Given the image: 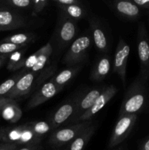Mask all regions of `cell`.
Returning a JSON list of instances; mask_svg holds the SVG:
<instances>
[{
  "instance_id": "cell-1",
  "label": "cell",
  "mask_w": 149,
  "mask_h": 150,
  "mask_svg": "<svg viewBox=\"0 0 149 150\" xmlns=\"http://www.w3.org/2000/svg\"><path fill=\"white\" fill-rule=\"evenodd\" d=\"M145 83L138 76L129 86L120 108L119 117L126 114H137L144 108L147 100Z\"/></svg>"
},
{
  "instance_id": "cell-2",
  "label": "cell",
  "mask_w": 149,
  "mask_h": 150,
  "mask_svg": "<svg viewBox=\"0 0 149 150\" xmlns=\"http://www.w3.org/2000/svg\"><path fill=\"white\" fill-rule=\"evenodd\" d=\"M77 33V21L66 16L60 11L57 21V24L54 32V42L59 49L72 44L76 39Z\"/></svg>"
},
{
  "instance_id": "cell-3",
  "label": "cell",
  "mask_w": 149,
  "mask_h": 150,
  "mask_svg": "<svg viewBox=\"0 0 149 150\" xmlns=\"http://www.w3.org/2000/svg\"><path fill=\"white\" fill-rule=\"evenodd\" d=\"M92 43V37L87 33L76 38L64 55L63 62L68 67L79 65L86 59Z\"/></svg>"
},
{
  "instance_id": "cell-4",
  "label": "cell",
  "mask_w": 149,
  "mask_h": 150,
  "mask_svg": "<svg viewBox=\"0 0 149 150\" xmlns=\"http://www.w3.org/2000/svg\"><path fill=\"white\" fill-rule=\"evenodd\" d=\"M137 47L140 61V76L144 81L149 79V36L143 22H140L137 27Z\"/></svg>"
},
{
  "instance_id": "cell-5",
  "label": "cell",
  "mask_w": 149,
  "mask_h": 150,
  "mask_svg": "<svg viewBox=\"0 0 149 150\" xmlns=\"http://www.w3.org/2000/svg\"><path fill=\"white\" fill-rule=\"evenodd\" d=\"M92 122L89 121L81 122L63 128L57 129L51 134L49 138V144L55 147L70 144L72 142L83 130L89 127Z\"/></svg>"
},
{
  "instance_id": "cell-6",
  "label": "cell",
  "mask_w": 149,
  "mask_h": 150,
  "mask_svg": "<svg viewBox=\"0 0 149 150\" xmlns=\"http://www.w3.org/2000/svg\"><path fill=\"white\" fill-rule=\"evenodd\" d=\"M3 140L5 143H14L18 145L26 146L39 144L42 139L37 137L27 124L25 123L24 125L13 127L5 131L3 135Z\"/></svg>"
},
{
  "instance_id": "cell-7",
  "label": "cell",
  "mask_w": 149,
  "mask_h": 150,
  "mask_svg": "<svg viewBox=\"0 0 149 150\" xmlns=\"http://www.w3.org/2000/svg\"><path fill=\"white\" fill-rule=\"evenodd\" d=\"M137 118V114H126L119 117L110 139L108 144L110 148L118 146L128 137L135 125Z\"/></svg>"
},
{
  "instance_id": "cell-8",
  "label": "cell",
  "mask_w": 149,
  "mask_h": 150,
  "mask_svg": "<svg viewBox=\"0 0 149 150\" xmlns=\"http://www.w3.org/2000/svg\"><path fill=\"white\" fill-rule=\"evenodd\" d=\"M129 53V45L120 37L114 56L113 71L118 75L124 86H126V73Z\"/></svg>"
},
{
  "instance_id": "cell-9",
  "label": "cell",
  "mask_w": 149,
  "mask_h": 150,
  "mask_svg": "<svg viewBox=\"0 0 149 150\" xmlns=\"http://www.w3.org/2000/svg\"><path fill=\"white\" fill-rule=\"evenodd\" d=\"M40 73V72H39ZM39 73L32 72H23V75L16 83L13 90L7 95L6 98L15 100L27 96L29 94L33 92L35 81Z\"/></svg>"
},
{
  "instance_id": "cell-10",
  "label": "cell",
  "mask_w": 149,
  "mask_h": 150,
  "mask_svg": "<svg viewBox=\"0 0 149 150\" xmlns=\"http://www.w3.org/2000/svg\"><path fill=\"white\" fill-rule=\"evenodd\" d=\"M29 21L18 12L12 10H0V31L14 30L26 28Z\"/></svg>"
},
{
  "instance_id": "cell-11",
  "label": "cell",
  "mask_w": 149,
  "mask_h": 150,
  "mask_svg": "<svg viewBox=\"0 0 149 150\" xmlns=\"http://www.w3.org/2000/svg\"><path fill=\"white\" fill-rule=\"evenodd\" d=\"M107 86H99V87L93 88L91 90L88 91L85 94H81L79 95L78 102H77V108L74 114L72 117L70 122H74L76 124L77 120L80 117L88 111L91 107L93 105L96 100L99 98V95L102 93Z\"/></svg>"
},
{
  "instance_id": "cell-12",
  "label": "cell",
  "mask_w": 149,
  "mask_h": 150,
  "mask_svg": "<svg viewBox=\"0 0 149 150\" xmlns=\"http://www.w3.org/2000/svg\"><path fill=\"white\" fill-rule=\"evenodd\" d=\"M60 89L54 84L52 80L41 85L32 95L26 105V109H32L39 106L55 96L60 92Z\"/></svg>"
},
{
  "instance_id": "cell-13",
  "label": "cell",
  "mask_w": 149,
  "mask_h": 150,
  "mask_svg": "<svg viewBox=\"0 0 149 150\" xmlns=\"http://www.w3.org/2000/svg\"><path fill=\"white\" fill-rule=\"evenodd\" d=\"M78 99L79 95L75 97L74 99L67 101L53 114L52 117L50 119L49 122L51 123L53 130L64 124L67 120H71L75 113Z\"/></svg>"
},
{
  "instance_id": "cell-14",
  "label": "cell",
  "mask_w": 149,
  "mask_h": 150,
  "mask_svg": "<svg viewBox=\"0 0 149 150\" xmlns=\"http://www.w3.org/2000/svg\"><path fill=\"white\" fill-rule=\"evenodd\" d=\"M117 91H118V89L113 85L107 86L106 89L102 92V93L99 95V98L96 100V101L93 103V105L91 107V108H89L86 112H85L79 118L77 123L89 121V120H91L92 117L95 114H97L101 109H102L106 105V104L116 95Z\"/></svg>"
},
{
  "instance_id": "cell-15",
  "label": "cell",
  "mask_w": 149,
  "mask_h": 150,
  "mask_svg": "<svg viewBox=\"0 0 149 150\" xmlns=\"http://www.w3.org/2000/svg\"><path fill=\"white\" fill-rule=\"evenodd\" d=\"M89 22L95 46L100 52L107 53L109 49V40L102 24L97 18L92 16L89 18Z\"/></svg>"
},
{
  "instance_id": "cell-16",
  "label": "cell",
  "mask_w": 149,
  "mask_h": 150,
  "mask_svg": "<svg viewBox=\"0 0 149 150\" xmlns=\"http://www.w3.org/2000/svg\"><path fill=\"white\" fill-rule=\"evenodd\" d=\"M112 7L120 17L129 21H136L141 16L140 8L132 1L118 0L112 2Z\"/></svg>"
},
{
  "instance_id": "cell-17",
  "label": "cell",
  "mask_w": 149,
  "mask_h": 150,
  "mask_svg": "<svg viewBox=\"0 0 149 150\" xmlns=\"http://www.w3.org/2000/svg\"><path fill=\"white\" fill-rule=\"evenodd\" d=\"M112 65L110 56L104 55L97 60L91 74V78L95 81H102L109 74Z\"/></svg>"
},
{
  "instance_id": "cell-18",
  "label": "cell",
  "mask_w": 149,
  "mask_h": 150,
  "mask_svg": "<svg viewBox=\"0 0 149 150\" xmlns=\"http://www.w3.org/2000/svg\"><path fill=\"white\" fill-rule=\"evenodd\" d=\"M95 131V126L90 125L81 132L72 142L69 144L66 150H83Z\"/></svg>"
},
{
  "instance_id": "cell-19",
  "label": "cell",
  "mask_w": 149,
  "mask_h": 150,
  "mask_svg": "<svg viewBox=\"0 0 149 150\" xmlns=\"http://www.w3.org/2000/svg\"><path fill=\"white\" fill-rule=\"evenodd\" d=\"M80 70V65L68 67L67 69H64L62 71L60 72L59 73H58L55 76H53L51 80L53 82L54 84L60 90H61L64 87V86L66 84H67L77 75V73H78Z\"/></svg>"
},
{
  "instance_id": "cell-20",
  "label": "cell",
  "mask_w": 149,
  "mask_h": 150,
  "mask_svg": "<svg viewBox=\"0 0 149 150\" xmlns=\"http://www.w3.org/2000/svg\"><path fill=\"white\" fill-rule=\"evenodd\" d=\"M38 57L34 65L29 72L32 73H39L45 68L50 57L53 53V46L50 42H47L45 45L37 50Z\"/></svg>"
},
{
  "instance_id": "cell-21",
  "label": "cell",
  "mask_w": 149,
  "mask_h": 150,
  "mask_svg": "<svg viewBox=\"0 0 149 150\" xmlns=\"http://www.w3.org/2000/svg\"><path fill=\"white\" fill-rule=\"evenodd\" d=\"M1 114L6 121L10 122V123H15L21 118L23 112L15 101L12 100L1 107Z\"/></svg>"
},
{
  "instance_id": "cell-22",
  "label": "cell",
  "mask_w": 149,
  "mask_h": 150,
  "mask_svg": "<svg viewBox=\"0 0 149 150\" xmlns=\"http://www.w3.org/2000/svg\"><path fill=\"white\" fill-rule=\"evenodd\" d=\"M56 6L59 8L60 11L75 21L84 18L87 16V10L83 4H72V5L56 4Z\"/></svg>"
},
{
  "instance_id": "cell-23",
  "label": "cell",
  "mask_w": 149,
  "mask_h": 150,
  "mask_svg": "<svg viewBox=\"0 0 149 150\" xmlns=\"http://www.w3.org/2000/svg\"><path fill=\"white\" fill-rule=\"evenodd\" d=\"M36 39V35L31 32L28 33H18L10 35L3 40L4 42H10L15 45H22L26 47L29 43L34 42Z\"/></svg>"
},
{
  "instance_id": "cell-24",
  "label": "cell",
  "mask_w": 149,
  "mask_h": 150,
  "mask_svg": "<svg viewBox=\"0 0 149 150\" xmlns=\"http://www.w3.org/2000/svg\"><path fill=\"white\" fill-rule=\"evenodd\" d=\"M29 128L36 135L37 137L42 139L45 134L53 130L49 122L45 121H35L26 122Z\"/></svg>"
},
{
  "instance_id": "cell-25",
  "label": "cell",
  "mask_w": 149,
  "mask_h": 150,
  "mask_svg": "<svg viewBox=\"0 0 149 150\" xmlns=\"http://www.w3.org/2000/svg\"><path fill=\"white\" fill-rule=\"evenodd\" d=\"M26 58L24 57V51H17L10 55L7 69L11 71L23 68Z\"/></svg>"
},
{
  "instance_id": "cell-26",
  "label": "cell",
  "mask_w": 149,
  "mask_h": 150,
  "mask_svg": "<svg viewBox=\"0 0 149 150\" xmlns=\"http://www.w3.org/2000/svg\"><path fill=\"white\" fill-rule=\"evenodd\" d=\"M23 71H20L17 75L7 79L5 81L3 82L1 84H0V98H6L7 97V95L15 87L16 83L20 78V76L23 75Z\"/></svg>"
},
{
  "instance_id": "cell-27",
  "label": "cell",
  "mask_w": 149,
  "mask_h": 150,
  "mask_svg": "<svg viewBox=\"0 0 149 150\" xmlns=\"http://www.w3.org/2000/svg\"><path fill=\"white\" fill-rule=\"evenodd\" d=\"M25 46L15 45V44L10 43V42H2L0 44V54L3 55H10L15 51H19Z\"/></svg>"
},
{
  "instance_id": "cell-28",
  "label": "cell",
  "mask_w": 149,
  "mask_h": 150,
  "mask_svg": "<svg viewBox=\"0 0 149 150\" xmlns=\"http://www.w3.org/2000/svg\"><path fill=\"white\" fill-rule=\"evenodd\" d=\"M7 3L10 7L17 9H28L32 7L31 0H9Z\"/></svg>"
},
{
  "instance_id": "cell-29",
  "label": "cell",
  "mask_w": 149,
  "mask_h": 150,
  "mask_svg": "<svg viewBox=\"0 0 149 150\" xmlns=\"http://www.w3.org/2000/svg\"><path fill=\"white\" fill-rule=\"evenodd\" d=\"M48 4V0H34L32 1V16H37L42 11Z\"/></svg>"
},
{
  "instance_id": "cell-30",
  "label": "cell",
  "mask_w": 149,
  "mask_h": 150,
  "mask_svg": "<svg viewBox=\"0 0 149 150\" xmlns=\"http://www.w3.org/2000/svg\"><path fill=\"white\" fill-rule=\"evenodd\" d=\"M56 4L61 5H72V4H81L82 2L79 0H54Z\"/></svg>"
},
{
  "instance_id": "cell-31",
  "label": "cell",
  "mask_w": 149,
  "mask_h": 150,
  "mask_svg": "<svg viewBox=\"0 0 149 150\" xmlns=\"http://www.w3.org/2000/svg\"><path fill=\"white\" fill-rule=\"evenodd\" d=\"M18 146L14 143H4L0 145V150H17Z\"/></svg>"
},
{
  "instance_id": "cell-32",
  "label": "cell",
  "mask_w": 149,
  "mask_h": 150,
  "mask_svg": "<svg viewBox=\"0 0 149 150\" xmlns=\"http://www.w3.org/2000/svg\"><path fill=\"white\" fill-rule=\"evenodd\" d=\"M132 1L140 8L149 10V0H133Z\"/></svg>"
},
{
  "instance_id": "cell-33",
  "label": "cell",
  "mask_w": 149,
  "mask_h": 150,
  "mask_svg": "<svg viewBox=\"0 0 149 150\" xmlns=\"http://www.w3.org/2000/svg\"><path fill=\"white\" fill-rule=\"evenodd\" d=\"M42 149V146H41L40 144H30V145H26V146H23L20 149H18L17 150H41Z\"/></svg>"
},
{
  "instance_id": "cell-34",
  "label": "cell",
  "mask_w": 149,
  "mask_h": 150,
  "mask_svg": "<svg viewBox=\"0 0 149 150\" xmlns=\"http://www.w3.org/2000/svg\"><path fill=\"white\" fill-rule=\"evenodd\" d=\"M139 150H149V137L143 142Z\"/></svg>"
},
{
  "instance_id": "cell-35",
  "label": "cell",
  "mask_w": 149,
  "mask_h": 150,
  "mask_svg": "<svg viewBox=\"0 0 149 150\" xmlns=\"http://www.w3.org/2000/svg\"><path fill=\"white\" fill-rule=\"evenodd\" d=\"M13 100L7 98H0V106H2L4 104L10 102V101Z\"/></svg>"
},
{
  "instance_id": "cell-36",
  "label": "cell",
  "mask_w": 149,
  "mask_h": 150,
  "mask_svg": "<svg viewBox=\"0 0 149 150\" xmlns=\"http://www.w3.org/2000/svg\"><path fill=\"white\" fill-rule=\"evenodd\" d=\"M7 55H3L0 57V67L4 64V63L5 62L6 60H7Z\"/></svg>"
},
{
  "instance_id": "cell-37",
  "label": "cell",
  "mask_w": 149,
  "mask_h": 150,
  "mask_svg": "<svg viewBox=\"0 0 149 150\" xmlns=\"http://www.w3.org/2000/svg\"><path fill=\"white\" fill-rule=\"evenodd\" d=\"M3 106V105H2ZM2 106H0V115H1V107Z\"/></svg>"
},
{
  "instance_id": "cell-38",
  "label": "cell",
  "mask_w": 149,
  "mask_h": 150,
  "mask_svg": "<svg viewBox=\"0 0 149 150\" xmlns=\"http://www.w3.org/2000/svg\"><path fill=\"white\" fill-rule=\"evenodd\" d=\"M148 23H149V19H148Z\"/></svg>"
},
{
  "instance_id": "cell-39",
  "label": "cell",
  "mask_w": 149,
  "mask_h": 150,
  "mask_svg": "<svg viewBox=\"0 0 149 150\" xmlns=\"http://www.w3.org/2000/svg\"><path fill=\"white\" fill-rule=\"evenodd\" d=\"M118 150H119V149H118Z\"/></svg>"
}]
</instances>
